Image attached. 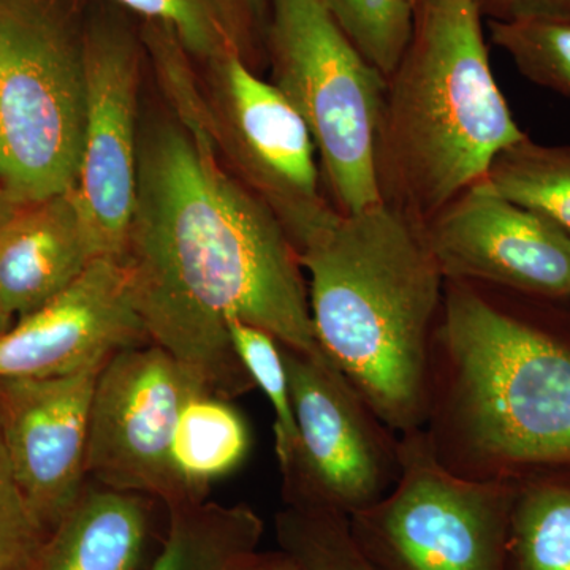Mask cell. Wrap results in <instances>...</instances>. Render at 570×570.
I'll return each instance as SVG.
<instances>
[{
	"label": "cell",
	"mask_w": 570,
	"mask_h": 570,
	"mask_svg": "<svg viewBox=\"0 0 570 570\" xmlns=\"http://www.w3.org/2000/svg\"><path fill=\"white\" fill-rule=\"evenodd\" d=\"M121 262L146 335L209 395L255 390L228 318L330 362L314 335L305 272L276 214L178 119L138 146L137 195ZM333 365V363H332Z\"/></svg>",
	"instance_id": "6da1fadb"
},
{
	"label": "cell",
	"mask_w": 570,
	"mask_h": 570,
	"mask_svg": "<svg viewBox=\"0 0 570 570\" xmlns=\"http://www.w3.org/2000/svg\"><path fill=\"white\" fill-rule=\"evenodd\" d=\"M423 431L464 479L570 466L568 303L445 279Z\"/></svg>",
	"instance_id": "7a4b0ae2"
},
{
	"label": "cell",
	"mask_w": 570,
	"mask_h": 570,
	"mask_svg": "<svg viewBox=\"0 0 570 570\" xmlns=\"http://www.w3.org/2000/svg\"><path fill=\"white\" fill-rule=\"evenodd\" d=\"M298 257L326 358L397 436L423 430L445 288L423 225L384 202L336 212Z\"/></svg>",
	"instance_id": "3957f363"
},
{
	"label": "cell",
	"mask_w": 570,
	"mask_h": 570,
	"mask_svg": "<svg viewBox=\"0 0 570 570\" xmlns=\"http://www.w3.org/2000/svg\"><path fill=\"white\" fill-rule=\"evenodd\" d=\"M478 0H415L406 51L387 78L376 141L379 193L425 224L527 137L490 66Z\"/></svg>",
	"instance_id": "277c9868"
},
{
	"label": "cell",
	"mask_w": 570,
	"mask_h": 570,
	"mask_svg": "<svg viewBox=\"0 0 570 570\" xmlns=\"http://www.w3.org/2000/svg\"><path fill=\"white\" fill-rule=\"evenodd\" d=\"M85 41L59 0H0V189L32 204L73 189Z\"/></svg>",
	"instance_id": "5b68a950"
},
{
	"label": "cell",
	"mask_w": 570,
	"mask_h": 570,
	"mask_svg": "<svg viewBox=\"0 0 570 570\" xmlns=\"http://www.w3.org/2000/svg\"><path fill=\"white\" fill-rule=\"evenodd\" d=\"M273 85L313 137L337 212L379 204L376 141L387 80L341 29L324 0H268Z\"/></svg>",
	"instance_id": "8992f818"
},
{
	"label": "cell",
	"mask_w": 570,
	"mask_h": 570,
	"mask_svg": "<svg viewBox=\"0 0 570 570\" xmlns=\"http://www.w3.org/2000/svg\"><path fill=\"white\" fill-rule=\"evenodd\" d=\"M389 494L348 517L376 570H508L515 479H464L439 463L425 431L401 434Z\"/></svg>",
	"instance_id": "52a82bcc"
},
{
	"label": "cell",
	"mask_w": 570,
	"mask_h": 570,
	"mask_svg": "<svg viewBox=\"0 0 570 570\" xmlns=\"http://www.w3.org/2000/svg\"><path fill=\"white\" fill-rule=\"evenodd\" d=\"M283 348L298 442L283 475L285 505L352 517L401 474L400 436L332 363Z\"/></svg>",
	"instance_id": "ba28073f"
},
{
	"label": "cell",
	"mask_w": 570,
	"mask_h": 570,
	"mask_svg": "<svg viewBox=\"0 0 570 570\" xmlns=\"http://www.w3.org/2000/svg\"><path fill=\"white\" fill-rule=\"evenodd\" d=\"M217 156L276 214L296 253L337 209L322 194L316 145L294 105L238 55L206 63Z\"/></svg>",
	"instance_id": "9c48e42d"
},
{
	"label": "cell",
	"mask_w": 570,
	"mask_h": 570,
	"mask_svg": "<svg viewBox=\"0 0 570 570\" xmlns=\"http://www.w3.org/2000/svg\"><path fill=\"white\" fill-rule=\"evenodd\" d=\"M198 392L205 390L156 344L112 355L94 389L88 479L107 489L159 499L167 510L202 502L186 489L174 463L179 414Z\"/></svg>",
	"instance_id": "30bf717a"
},
{
	"label": "cell",
	"mask_w": 570,
	"mask_h": 570,
	"mask_svg": "<svg viewBox=\"0 0 570 570\" xmlns=\"http://www.w3.org/2000/svg\"><path fill=\"white\" fill-rule=\"evenodd\" d=\"M82 41L85 138L71 193L94 257L121 261L137 195L138 45L111 24H94Z\"/></svg>",
	"instance_id": "8fae6325"
},
{
	"label": "cell",
	"mask_w": 570,
	"mask_h": 570,
	"mask_svg": "<svg viewBox=\"0 0 570 570\" xmlns=\"http://www.w3.org/2000/svg\"><path fill=\"white\" fill-rule=\"evenodd\" d=\"M422 225L445 279L570 302V235L485 178Z\"/></svg>",
	"instance_id": "7c38bea8"
},
{
	"label": "cell",
	"mask_w": 570,
	"mask_h": 570,
	"mask_svg": "<svg viewBox=\"0 0 570 570\" xmlns=\"http://www.w3.org/2000/svg\"><path fill=\"white\" fill-rule=\"evenodd\" d=\"M102 366L0 379V428L29 505L48 534L88 485L89 414Z\"/></svg>",
	"instance_id": "4fadbf2b"
},
{
	"label": "cell",
	"mask_w": 570,
	"mask_h": 570,
	"mask_svg": "<svg viewBox=\"0 0 570 570\" xmlns=\"http://www.w3.org/2000/svg\"><path fill=\"white\" fill-rule=\"evenodd\" d=\"M146 343L121 262L96 258L67 291L0 337V379L67 376Z\"/></svg>",
	"instance_id": "5bb4252c"
},
{
	"label": "cell",
	"mask_w": 570,
	"mask_h": 570,
	"mask_svg": "<svg viewBox=\"0 0 570 570\" xmlns=\"http://www.w3.org/2000/svg\"><path fill=\"white\" fill-rule=\"evenodd\" d=\"M96 261L73 193L20 205L0 232V303L21 318L62 294Z\"/></svg>",
	"instance_id": "9a60e30c"
},
{
	"label": "cell",
	"mask_w": 570,
	"mask_h": 570,
	"mask_svg": "<svg viewBox=\"0 0 570 570\" xmlns=\"http://www.w3.org/2000/svg\"><path fill=\"white\" fill-rule=\"evenodd\" d=\"M148 534L145 497L86 485L48 534L33 570H137Z\"/></svg>",
	"instance_id": "2e32d148"
},
{
	"label": "cell",
	"mask_w": 570,
	"mask_h": 570,
	"mask_svg": "<svg viewBox=\"0 0 570 570\" xmlns=\"http://www.w3.org/2000/svg\"><path fill=\"white\" fill-rule=\"evenodd\" d=\"M264 521L245 504L189 502L168 509V531L151 570H236L257 551Z\"/></svg>",
	"instance_id": "e0dca14e"
},
{
	"label": "cell",
	"mask_w": 570,
	"mask_h": 570,
	"mask_svg": "<svg viewBox=\"0 0 570 570\" xmlns=\"http://www.w3.org/2000/svg\"><path fill=\"white\" fill-rule=\"evenodd\" d=\"M508 570H570V466L513 475Z\"/></svg>",
	"instance_id": "ac0fdd59"
},
{
	"label": "cell",
	"mask_w": 570,
	"mask_h": 570,
	"mask_svg": "<svg viewBox=\"0 0 570 570\" xmlns=\"http://www.w3.org/2000/svg\"><path fill=\"white\" fill-rule=\"evenodd\" d=\"M249 450L245 420L227 400L194 393L176 425L174 463L186 489L206 501L209 483L235 471Z\"/></svg>",
	"instance_id": "d6986e66"
},
{
	"label": "cell",
	"mask_w": 570,
	"mask_h": 570,
	"mask_svg": "<svg viewBox=\"0 0 570 570\" xmlns=\"http://www.w3.org/2000/svg\"><path fill=\"white\" fill-rule=\"evenodd\" d=\"M127 9L175 32L190 58L209 63L238 55L254 67L257 21L245 0H118Z\"/></svg>",
	"instance_id": "ffe728a7"
},
{
	"label": "cell",
	"mask_w": 570,
	"mask_h": 570,
	"mask_svg": "<svg viewBox=\"0 0 570 570\" xmlns=\"http://www.w3.org/2000/svg\"><path fill=\"white\" fill-rule=\"evenodd\" d=\"M485 179L570 235V145H542L527 135L494 157Z\"/></svg>",
	"instance_id": "44dd1931"
},
{
	"label": "cell",
	"mask_w": 570,
	"mask_h": 570,
	"mask_svg": "<svg viewBox=\"0 0 570 570\" xmlns=\"http://www.w3.org/2000/svg\"><path fill=\"white\" fill-rule=\"evenodd\" d=\"M232 344L243 366L253 379L255 389L265 393L275 414V449L279 471L291 463L298 442L291 384L283 348L275 336L238 317L228 318Z\"/></svg>",
	"instance_id": "7402d4cb"
},
{
	"label": "cell",
	"mask_w": 570,
	"mask_h": 570,
	"mask_svg": "<svg viewBox=\"0 0 570 570\" xmlns=\"http://www.w3.org/2000/svg\"><path fill=\"white\" fill-rule=\"evenodd\" d=\"M275 532L279 549L309 570H376L356 547L346 515L285 505Z\"/></svg>",
	"instance_id": "603a6c76"
},
{
	"label": "cell",
	"mask_w": 570,
	"mask_h": 570,
	"mask_svg": "<svg viewBox=\"0 0 570 570\" xmlns=\"http://www.w3.org/2000/svg\"><path fill=\"white\" fill-rule=\"evenodd\" d=\"M489 29L527 80L570 100V22L491 20Z\"/></svg>",
	"instance_id": "cb8c5ba5"
},
{
	"label": "cell",
	"mask_w": 570,
	"mask_h": 570,
	"mask_svg": "<svg viewBox=\"0 0 570 570\" xmlns=\"http://www.w3.org/2000/svg\"><path fill=\"white\" fill-rule=\"evenodd\" d=\"M356 50L387 80L406 51L415 0H324Z\"/></svg>",
	"instance_id": "d4e9b609"
},
{
	"label": "cell",
	"mask_w": 570,
	"mask_h": 570,
	"mask_svg": "<svg viewBox=\"0 0 570 570\" xmlns=\"http://www.w3.org/2000/svg\"><path fill=\"white\" fill-rule=\"evenodd\" d=\"M48 531L29 505L0 428V570H33Z\"/></svg>",
	"instance_id": "484cf974"
},
{
	"label": "cell",
	"mask_w": 570,
	"mask_h": 570,
	"mask_svg": "<svg viewBox=\"0 0 570 570\" xmlns=\"http://www.w3.org/2000/svg\"><path fill=\"white\" fill-rule=\"evenodd\" d=\"M480 9L497 21L570 22V0H482Z\"/></svg>",
	"instance_id": "4316f807"
},
{
	"label": "cell",
	"mask_w": 570,
	"mask_h": 570,
	"mask_svg": "<svg viewBox=\"0 0 570 570\" xmlns=\"http://www.w3.org/2000/svg\"><path fill=\"white\" fill-rule=\"evenodd\" d=\"M236 570H309L303 562L296 560L291 553L284 550L255 551Z\"/></svg>",
	"instance_id": "83f0119b"
},
{
	"label": "cell",
	"mask_w": 570,
	"mask_h": 570,
	"mask_svg": "<svg viewBox=\"0 0 570 570\" xmlns=\"http://www.w3.org/2000/svg\"><path fill=\"white\" fill-rule=\"evenodd\" d=\"M18 208H20V204H17L9 194L0 189V232L9 223L11 216L17 213Z\"/></svg>",
	"instance_id": "f1b7e54d"
},
{
	"label": "cell",
	"mask_w": 570,
	"mask_h": 570,
	"mask_svg": "<svg viewBox=\"0 0 570 570\" xmlns=\"http://www.w3.org/2000/svg\"><path fill=\"white\" fill-rule=\"evenodd\" d=\"M245 2L249 7L255 21L261 22L264 20L266 11H268V0H245Z\"/></svg>",
	"instance_id": "f546056e"
},
{
	"label": "cell",
	"mask_w": 570,
	"mask_h": 570,
	"mask_svg": "<svg viewBox=\"0 0 570 570\" xmlns=\"http://www.w3.org/2000/svg\"><path fill=\"white\" fill-rule=\"evenodd\" d=\"M17 322V317L0 303V337L10 332L11 326Z\"/></svg>",
	"instance_id": "4dcf8cb0"
},
{
	"label": "cell",
	"mask_w": 570,
	"mask_h": 570,
	"mask_svg": "<svg viewBox=\"0 0 570 570\" xmlns=\"http://www.w3.org/2000/svg\"><path fill=\"white\" fill-rule=\"evenodd\" d=\"M478 2L480 3V2H482V0H478Z\"/></svg>",
	"instance_id": "1f68e13d"
}]
</instances>
